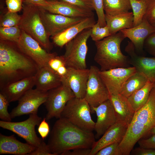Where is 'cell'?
<instances>
[{"mask_svg": "<svg viewBox=\"0 0 155 155\" xmlns=\"http://www.w3.org/2000/svg\"><path fill=\"white\" fill-rule=\"evenodd\" d=\"M125 38L120 31L95 42L96 52L94 60L100 66V71L129 67V58L120 49L121 44Z\"/></svg>", "mask_w": 155, "mask_h": 155, "instance_id": "3", "label": "cell"}, {"mask_svg": "<svg viewBox=\"0 0 155 155\" xmlns=\"http://www.w3.org/2000/svg\"><path fill=\"white\" fill-rule=\"evenodd\" d=\"M45 118L41 121L38 125V133L43 140L48 135L50 132V127Z\"/></svg>", "mask_w": 155, "mask_h": 155, "instance_id": "42", "label": "cell"}, {"mask_svg": "<svg viewBox=\"0 0 155 155\" xmlns=\"http://www.w3.org/2000/svg\"><path fill=\"white\" fill-rule=\"evenodd\" d=\"M96 23L94 16L85 18L52 37L53 42L57 46L62 47L84 30L91 28Z\"/></svg>", "mask_w": 155, "mask_h": 155, "instance_id": "21", "label": "cell"}, {"mask_svg": "<svg viewBox=\"0 0 155 155\" xmlns=\"http://www.w3.org/2000/svg\"><path fill=\"white\" fill-rule=\"evenodd\" d=\"M35 77L36 88L42 91L48 92L62 84L61 77L48 66L40 68Z\"/></svg>", "mask_w": 155, "mask_h": 155, "instance_id": "24", "label": "cell"}, {"mask_svg": "<svg viewBox=\"0 0 155 155\" xmlns=\"http://www.w3.org/2000/svg\"><path fill=\"white\" fill-rule=\"evenodd\" d=\"M22 9L21 19L17 26L36 40L42 47L49 52L53 46L41 18L39 7L24 3Z\"/></svg>", "mask_w": 155, "mask_h": 155, "instance_id": "4", "label": "cell"}, {"mask_svg": "<svg viewBox=\"0 0 155 155\" xmlns=\"http://www.w3.org/2000/svg\"><path fill=\"white\" fill-rule=\"evenodd\" d=\"M42 118L37 114L29 115L26 120L19 122H11L0 121V127L11 131L23 138L27 143L37 147L40 144L42 140L38 137L36 132L35 127L38 126Z\"/></svg>", "mask_w": 155, "mask_h": 155, "instance_id": "7", "label": "cell"}, {"mask_svg": "<svg viewBox=\"0 0 155 155\" xmlns=\"http://www.w3.org/2000/svg\"><path fill=\"white\" fill-rule=\"evenodd\" d=\"M8 11L11 12H17L22 8V0H6Z\"/></svg>", "mask_w": 155, "mask_h": 155, "instance_id": "41", "label": "cell"}, {"mask_svg": "<svg viewBox=\"0 0 155 155\" xmlns=\"http://www.w3.org/2000/svg\"><path fill=\"white\" fill-rule=\"evenodd\" d=\"M132 121L140 127L150 130L155 126V86L151 90L146 104L135 112Z\"/></svg>", "mask_w": 155, "mask_h": 155, "instance_id": "20", "label": "cell"}, {"mask_svg": "<svg viewBox=\"0 0 155 155\" xmlns=\"http://www.w3.org/2000/svg\"><path fill=\"white\" fill-rule=\"evenodd\" d=\"M92 112H95L97 116L94 130L96 137L98 138L117 121V118L113 106L108 99L96 107H91Z\"/></svg>", "mask_w": 155, "mask_h": 155, "instance_id": "14", "label": "cell"}, {"mask_svg": "<svg viewBox=\"0 0 155 155\" xmlns=\"http://www.w3.org/2000/svg\"><path fill=\"white\" fill-rule=\"evenodd\" d=\"M155 86V83L148 81L144 86L135 92L127 98L135 112L146 104L151 90Z\"/></svg>", "mask_w": 155, "mask_h": 155, "instance_id": "28", "label": "cell"}, {"mask_svg": "<svg viewBox=\"0 0 155 155\" xmlns=\"http://www.w3.org/2000/svg\"><path fill=\"white\" fill-rule=\"evenodd\" d=\"M136 71L133 66L118 67L100 71L101 77L110 94H119L123 85L132 74Z\"/></svg>", "mask_w": 155, "mask_h": 155, "instance_id": "12", "label": "cell"}, {"mask_svg": "<svg viewBox=\"0 0 155 155\" xmlns=\"http://www.w3.org/2000/svg\"><path fill=\"white\" fill-rule=\"evenodd\" d=\"M53 155L52 154L47 144L42 140L40 145L36 147L35 149L29 155Z\"/></svg>", "mask_w": 155, "mask_h": 155, "instance_id": "40", "label": "cell"}, {"mask_svg": "<svg viewBox=\"0 0 155 155\" xmlns=\"http://www.w3.org/2000/svg\"><path fill=\"white\" fill-rule=\"evenodd\" d=\"M148 81L144 74L136 71L125 82L119 94L127 98L135 92L144 86Z\"/></svg>", "mask_w": 155, "mask_h": 155, "instance_id": "27", "label": "cell"}, {"mask_svg": "<svg viewBox=\"0 0 155 155\" xmlns=\"http://www.w3.org/2000/svg\"><path fill=\"white\" fill-rule=\"evenodd\" d=\"M133 15V27L142 21L147 9L148 0H129Z\"/></svg>", "mask_w": 155, "mask_h": 155, "instance_id": "30", "label": "cell"}, {"mask_svg": "<svg viewBox=\"0 0 155 155\" xmlns=\"http://www.w3.org/2000/svg\"><path fill=\"white\" fill-rule=\"evenodd\" d=\"M105 18L111 34L133 27V15L132 12L113 15L105 14Z\"/></svg>", "mask_w": 155, "mask_h": 155, "instance_id": "26", "label": "cell"}, {"mask_svg": "<svg viewBox=\"0 0 155 155\" xmlns=\"http://www.w3.org/2000/svg\"><path fill=\"white\" fill-rule=\"evenodd\" d=\"M35 86V76L26 78L8 84L0 88V92L9 102L19 100Z\"/></svg>", "mask_w": 155, "mask_h": 155, "instance_id": "22", "label": "cell"}, {"mask_svg": "<svg viewBox=\"0 0 155 155\" xmlns=\"http://www.w3.org/2000/svg\"><path fill=\"white\" fill-rule=\"evenodd\" d=\"M9 103L5 96L0 92V118L2 121H11L12 118L7 110Z\"/></svg>", "mask_w": 155, "mask_h": 155, "instance_id": "33", "label": "cell"}, {"mask_svg": "<svg viewBox=\"0 0 155 155\" xmlns=\"http://www.w3.org/2000/svg\"><path fill=\"white\" fill-rule=\"evenodd\" d=\"M94 10L96 11L98 21L101 27L106 25L105 18L103 0H92Z\"/></svg>", "mask_w": 155, "mask_h": 155, "instance_id": "34", "label": "cell"}, {"mask_svg": "<svg viewBox=\"0 0 155 155\" xmlns=\"http://www.w3.org/2000/svg\"><path fill=\"white\" fill-rule=\"evenodd\" d=\"M111 35L109 28L106 25L104 27H101L94 41L100 40Z\"/></svg>", "mask_w": 155, "mask_h": 155, "instance_id": "46", "label": "cell"}, {"mask_svg": "<svg viewBox=\"0 0 155 155\" xmlns=\"http://www.w3.org/2000/svg\"><path fill=\"white\" fill-rule=\"evenodd\" d=\"M92 132L83 130L60 117L55 123L48 143L53 155L79 148H91L95 143Z\"/></svg>", "mask_w": 155, "mask_h": 155, "instance_id": "2", "label": "cell"}, {"mask_svg": "<svg viewBox=\"0 0 155 155\" xmlns=\"http://www.w3.org/2000/svg\"><path fill=\"white\" fill-rule=\"evenodd\" d=\"M150 55L155 57V32L150 35L145 40L144 48Z\"/></svg>", "mask_w": 155, "mask_h": 155, "instance_id": "39", "label": "cell"}, {"mask_svg": "<svg viewBox=\"0 0 155 155\" xmlns=\"http://www.w3.org/2000/svg\"><path fill=\"white\" fill-rule=\"evenodd\" d=\"M133 43L129 41L125 51L129 56V64L136 71L142 73L148 80L155 83V57H147L137 55Z\"/></svg>", "mask_w": 155, "mask_h": 155, "instance_id": "15", "label": "cell"}, {"mask_svg": "<svg viewBox=\"0 0 155 155\" xmlns=\"http://www.w3.org/2000/svg\"><path fill=\"white\" fill-rule=\"evenodd\" d=\"M22 30L20 37L16 43L18 47L34 61L39 68L48 66L49 61L57 55L56 54L47 51L36 40Z\"/></svg>", "mask_w": 155, "mask_h": 155, "instance_id": "10", "label": "cell"}, {"mask_svg": "<svg viewBox=\"0 0 155 155\" xmlns=\"http://www.w3.org/2000/svg\"><path fill=\"white\" fill-rule=\"evenodd\" d=\"M47 1V5L41 8L49 12L72 18H85L94 16L92 11L82 9L57 0Z\"/></svg>", "mask_w": 155, "mask_h": 155, "instance_id": "19", "label": "cell"}, {"mask_svg": "<svg viewBox=\"0 0 155 155\" xmlns=\"http://www.w3.org/2000/svg\"><path fill=\"white\" fill-rule=\"evenodd\" d=\"M150 134L152 135L155 134V126L152 127L150 130Z\"/></svg>", "mask_w": 155, "mask_h": 155, "instance_id": "49", "label": "cell"}, {"mask_svg": "<svg viewBox=\"0 0 155 155\" xmlns=\"http://www.w3.org/2000/svg\"><path fill=\"white\" fill-rule=\"evenodd\" d=\"M89 69L67 67V74L61 78L62 83L66 84L70 88L75 97L84 98Z\"/></svg>", "mask_w": 155, "mask_h": 155, "instance_id": "16", "label": "cell"}, {"mask_svg": "<svg viewBox=\"0 0 155 155\" xmlns=\"http://www.w3.org/2000/svg\"><path fill=\"white\" fill-rule=\"evenodd\" d=\"M106 14L113 15L126 13L131 9L129 0H103Z\"/></svg>", "mask_w": 155, "mask_h": 155, "instance_id": "29", "label": "cell"}, {"mask_svg": "<svg viewBox=\"0 0 155 155\" xmlns=\"http://www.w3.org/2000/svg\"><path fill=\"white\" fill-rule=\"evenodd\" d=\"M131 152L135 155H155V149L139 147L133 149Z\"/></svg>", "mask_w": 155, "mask_h": 155, "instance_id": "45", "label": "cell"}, {"mask_svg": "<svg viewBox=\"0 0 155 155\" xmlns=\"http://www.w3.org/2000/svg\"><path fill=\"white\" fill-rule=\"evenodd\" d=\"M47 1L52 0H46Z\"/></svg>", "mask_w": 155, "mask_h": 155, "instance_id": "51", "label": "cell"}, {"mask_svg": "<svg viewBox=\"0 0 155 155\" xmlns=\"http://www.w3.org/2000/svg\"><path fill=\"white\" fill-rule=\"evenodd\" d=\"M36 147L17 140L14 135L6 136L0 133V154L29 155Z\"/></svg>", "mask_w": 155, "mask_h": 155, "instance_id": "23", "label": "cell"}, {"mask_svg": "<svg viewBox=\"0 0 155 155\" xmlns=\"http://www.w3.org/2000/svg\"><path fill=\"white\" fill-rule=\"evenodd\" d=\"M91 30V28L84 30L65 45V52L62 56L67 67L87 68V41L90 36Z\"/></svg>", "mask_w": 155, "mask_h": 155, "instance_id": "6", "label": "cell"}, {"mask_svg": "<svg viewBox=\"0 0 155 155\" xmlns=\"http://www.w3.org/2000/svg\"><path fill=\"white\" fill-rule=\"evenodd\" d=\"M22 31V30L17 26L0 27V39L17 43L20 37Z\"/></svg>", "mask_w": 155, "mask_h": 155, "instance_id": "31", "label": "cell"}, {"mask_svg": "<svg viewBox=\"0 0 155 155\" xmlns=\"http://www.w3.org/2000/svg\"><path fill=\"white\" fill-rule=\"evenodd\" d=\"M138 142L140 147L155 149V134L148 138L140 139Z\"/></svg>", "mask_w": 155, "mask_h": 155, "instance_id": "43", "label": "cell"}, {"mask_svg": "<svg viewBox=\"0 0 155 155\" xmlns=\"http://www.w3.org/2000/svg\"><path fill=\"white\" fill-rule=\"evenodd\" d=\"M120 31L125 38L130 40L135 50L142 51L145 40L150 35L155 32V27L144 16L142 22L137 26L130 28L123 29Z\"/></svg>", "mask_w": 155, "mask_h": 155, "instance_id": "18", "label": "cell"}, {"mask_svg": "<svg viewBox=\"0 0 155 155\" xmlns=\"http://www.w3.org/2000/svg\"><path fill=\"white\" fill-rule=\"evenodd\" d=\"M65 65L66 64L62 56L57 55L51 59L48 63V67L56 73L59 68Z\"/></svg>", "mask_w": 155, "mask_h": 155, "instance_id": "37", "label": "cell"}, {"mask_svg": "<svg viewBox=\"0 0 155 155\" xmlns=\"http://www.w3.org/2000/svg\"><path fill=\"white\" fill-rule=\"evenodd\" d=\"M120 144L115 142L108 145L100 150L96 155H122Z\"/></svg>", "mask_w": 155, "mask_h": 155, "instance_id": "35", "label": "cell"}, {"mask_svg": "<svg viewBox=\"0 0 155 155\" xmlns=\"http://www.w3.org/2000/svg\"><path fill=\"white\" fill-rule=\"evenodd\" d=\"M89 69L84 98L91 107H96L108 99L110 94L101 77L100 69L94 65Z\"/></svg>", "mask_w": 155, "mask_h": 155, "instance_id": "9", "label": "cell"}, {"mask_svg": "<svg viewBox=\"0 0 155 155\" xmlns=\"http://www.w3.org/2000/svg\"><path fill=\"white\" fill-rule=\"evenodd\" d=\"M39 7L41 18L49 36H55L85 18L70 17L53 13Z\"/></svg>", "mask_w": 155, "mask_h": 155, "instance_id": "13", "label": "cell"}, {"mask_svg": "<svg viewBox=\"0 0 155 155\" xmlns=\"http://www.w3.org/2000/svg\"><path fill=\"white\" fill-rule=\"evenodd\" d=\"M153 26L154 27H155V23H154L152 24Z\"/></svg>", "mask_w": 155, "mask_h": 155, "instance_id": "50", "label": "cell"}, {"mask_svg": "<svg viewBox=\"0 0 155 155\" xmlns=\"http://www.w3.org/2000/svg\"><path fill=\"white\" fill-rule=\"evenodd\" d=\"M91 112V107L84 98L75 97L67 103L60 117L83 130L92 132L95 122L92 118Z\"/></svg>", "mask_w": 155, "mask_h": 155, "instance_id": "5", "label": "cell"}, {"mask_svg": "<svg viewBox=\"0 0 155 155\" xmlns=\"http://www.w3.org/2000/svg\"><path fill=\"white\" fill-rule=\"evenodd\" d=\"M78 7L93 11L94 10L92 0H57Z\"/></svg>", "mask_w": 155, "mask_h": 155, "instance_id": "36", "label": "cell"}, {"mask_svg": "<svg viewBox=\"0 0 155 155\" xmlns=\"http://www.w3.org/2000/svg\"><path fill=\"white\" fill-rule=\"evenodd\" d=\"M24 3L31 4L39 7H43L48 5L46 0H22Z\"/></svg>", "mask_w": 155, "mask_h": 155, "instance_id": "47", "label": "cell"}, {"mask_svg": "<svg viewBox=\"0 0 155 155\" xmlns=\"http://www.w3.org/2000/svg\"><path fill=\"white\" fill-rule=\"evenodd\" d=\"M109 99L113 106L117 121H124L128 125L131 121L135 111L127 98L118 94H110Z\"/></svg>", "mask_w": 155, "mask_h": 155, "instance_id": "25", "label": "cell"}, {"mask_svg": "<svg viewBox=\"0 0 155 155\" xmlns=\"http://www.w3.org/2000/svg\"><path fill=\"white\" fill-rule=\"evenodd\" d=\"M101 27L99 22H97L91 28L90 37L93 41H95Z\"/></svg>", "mask_w": 155, "mask_h": 155, "instance_id": "48", "label": "cell"}, {"mask_svg": "<svg viewBox=\"0 0 155 155\" xmlns=\"http://www.w3.org/2000/svg\"><path fill=\"white\" fill-rule=\"evenodd\" d=\"M91 148H79L68 150L62 153L61 155H90Z\"/></svg>", "mask_w": 155, "mask_h": 155, "instance_id": "44", "label": "cell"}, {"mask_svg": "<svg viewBox=\"0 0 155 155\" xmlns=\"http://www.w3.org/2000/svg\"><path fill=\"white\" fill-rule=\"evenodd\" d=\"M75 97L69 86L64 83L49 91L47 99L44 103L47 111L46 120L60 118L67 103Z\"/></svg>", "mask_w": 155, "mask_h": 155, "instance_id": "8", "label": "cell"}, {"mask_svg": "<svg viewBox=\"0 0 155 155\" xmlns=\"http://www.w3.org/2000/svg\"><path fill=\"white\" fill-rule=\"evenodd\" d=\"M21 19V16L17 12H13L8 11L0 20V26L9 27L18 26Z\"/></svg>", "mask_w": 155, "mask_h": 155, "instance_id": "32", "label": "cell"}, {"mask_svg": "<svg viewBox=\"0 0 155 155\" xmlns=\"http://www.w3.org/2000/svg\"><path fill=\"white\" fill-rule=\"evenodd\" d=\"M39 67L16 43L0 39V88L35 75Z\"/></svg>", "mask_w": 155, "mask_h": 155, "instance_id": "1", "label": "cell"}, {"mask_svg": "<svg viewBox=\"0 0 155 155\" xmlns=\"http://www.w3.org/2000/svg\"><path fill=\"white\" fill-rule=\"evenodd\" d=\"M128 125L125 122L118 121L110 127L101 138L92 146L90 155H96L103 148L115 142L121 143L124 137Z\"/></svg>", "mask_w": 155, "mask_h": 155, "instance_id": "17", "label": "cell"}, {"mask_svg": "<svg viewBox=\"0 0 155 155\" xmlns=\"http://www.w3.org/2000/svg\"><path fill=\"white\" fill-rule=\"evenodd\" d=\"M144 16L151 24L155 23V0H148L147 8Z\"/></svg>", "mask_w": 155, "mask_h": 155, "instance_id": "38", "label": "cell"}, {"mask_svg": "<svg viewBox=\"0 0 155 155\" xmlns=\"http://www.w3.org/2000/svg\"><path fill=\"white\" fill-rule=\"evenodd\" d=\"M48 91L36 88L27 91L18 100V105L10 113L12 119L23 115L37 114L39 107L46 101Z\"/></svg>", "mask_w": 155, "mask_h": 155, "instance_id": "11", "label": "cell"}]
</instances>
